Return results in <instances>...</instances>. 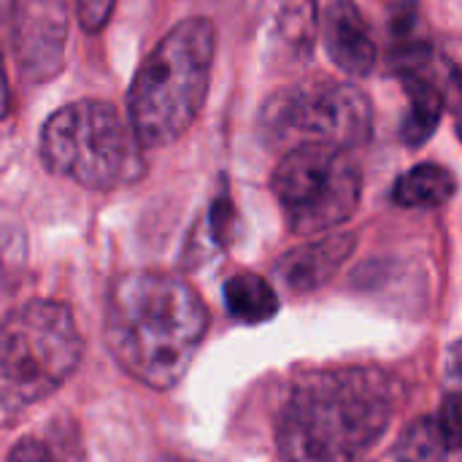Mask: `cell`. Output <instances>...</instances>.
Instances as JSON below:
<instances>
[{"mask_svg": "<svg viewBox=\"0 0 462 462\" xmlns=\"http://www.w3.org/2000/svg\"><path fill=\"white\" fill-rule=\"evenodd\" d=\"M68 19L62 0H19L11 41L19 57L22 76L46 81L60 73L65 60Z\"/></svg>", "mask_w": 462, "mask_h": 462, "instance_id": "9c48e42d", "label": "cell"}, {"mask_svg": "<svg viewBox=\"0 0 462 462\" xmlns=\"http://www.w3.org/2000/svg\"><path fill=\"white\" fill-rule=\"evenodd\" d=\"M8 106H11V89H8V76H5L3 54H0V119L8 114Z\"/></svg>", "mask_w": 462, "mask_h": 462, "instance_id": "ffe728a7", "label": "cell"}, {"mask_svg": "<svg viewBox=\"0 0 462 462\" xmlns=\"http://www.w3.org/2000/svg\"><path fill=\"white\" fill-rule=\"evenodd\" d=\"M325 46L330 60L349 76H368L376 68V38L355 0H333L325 11Z\"/></svg>", "mask_w": 462, "mask_h": 462, "instance_id": "30bf717a", "label": "cell"}, {"mask_svg": "<svg viewBox=\"0 0 462 462\" xmlns=\"http://www.w3.org/2000/svg\"><path fill=\"white\" fill-rule=\"evenodd\" d=\"M8 462H81L79 452L62 444H54L51 439H22L11 455Z\"/></svg>", "mask_w": 462, "mask_h": 462, "instance_id": "2e32d148", "label": "cell"}, {"mask_svg": "<svg viewBox=\"0 0 462 462\" xmlns=\"http://www.w3.org/2000/svg\"><path fill=\"white\" fill-rule=\"evenodd\" d=\"M317 27V0H263L254 24L263 62L279 73L300 68L314 51Z\"/></svg>", "mask_w": 462, "mask_h": 462, "instance_id": "ba28073f", "label": "cell"}, {"mask_svg": "<svg viewBox=\"0 0 462 462\" xmlns=\"http://www.w3.org/2000/svg\"><path fill=\"white\" fill-rule=\"evenodd\" d=\"M208 328L198 292L171 276L135 271L122 276L106 306V344L141 384L171 390L187 374Z\"/></svg>", "mask_w": 462, "mask_h": 462, "instance_id": "6da1fadb", "label": "cell"}, {"mask_svg": "<svg viewBox=\"0 0 462 462\" xmlns=\"http://www.w3.org/2000/svg\"><path fill=\"white\" fill-rule=\"evenodd\" d=\"M371 125L368 95L328 76H311L279 89L260 108L263 138L282 149L325 143L352 152L371 138Z\"/></svg>", "mask_w": 462, "mask_h": 462, "instance_id": "8992f818", "label": "cell"}, {"mask_svg": "<svg viewBox=\"0 0 462 462\" xmlns=\"http://www.w3.org/2000/svg\"><path fill=\"white\" fill-rule=\"evenodd\" d=\"M393 411V382L376 368L314 374L279 414L282 462H357L387 433Z\"/></svg>", "mask_w": 462, "mask_h": 462, "instance_id": "7a4b0ae2", "label": "cell"}, {"mask_svg": "<svg viewBox=\"0 0 462 462\" xmlns=\"http://www.w3.org/2000/svg\"><path fill=\"white\" fill-rule=\"evenodd\" d=\"M457 181L449 168L439 162H422L406 171L393 189V198L403 208H436L452 200Z\"/></svg>", "mask_w": 462, "mask_h": 462, "instance_id": "4fadbf2b", "label": "cell"}, {"mask_svg": "<svg viewBox=\"0 0 462 462\" xmlns=\"http://www.w3.org/2000/svg\"><path fill=\"white\" fill-rule=\"evenodd\" d=\"M449 452V444L439 428V420L425 417L411 422L395 449L398 462H444Z\"/></svg>", "mask_w": 462, "mask_h": 462, "instance_id": "9a60e30c", "label": "cell"}, {"mask_svg": "<svg viewBox=\"0 0 462 462\" xmlns=\"http://www.w3.org/2000/svg\"><path fill=\"white\" fill-rule=\"evenodd\" d=\"M236 219V211H233V203L227 198L217 200L214 211H211V230H214V238L219 244H225L230 238V225Z\"/></svg>", "mask_w": 462, "mask_h": 462, "instance_id": "d6986e66", "label": "cell"}, {"mask_svg": "<svg viewBox=\"0 0 462 462\" xmlns=\"http://www.w3.org/2000/svg\"><path fill=\"white\" fill-rule=\"evenodd\" d=\"M116 8V0H76V16L84 32H100L111 14Z\"/></svg>", "mask_w": 462, "mask_h": 462, "instance_id": "e0dca14e", "label": "cell"}, {"mask_svg": "<svg viewBox=\"0 0 462 462\" xmlns=\"http://www.w3.org/2000/svg\"><path fill=\"white\" fill-rule=\"evenodd\" d=\"M41 160L51 173L97 192L130 187L146 171L143 146L127 116L92 97L68 103L46 119Z\"/></svg>", "mask_w": 462, "mask_h": 462, "instance_id": "277c9868", "label": "cell"}, {"mask_svg": "<svg viewBox=\"0 0 462 462\" xmlns=\"http://www.w3.org/2000/svg\"><path fill=\"white\" fill-rule=\"evenodd\" d=\"M225 306L233 319L260 325L276 317L279 295L257 273H236L225 282Z\"/></svg>", "mask_w": 462, "mask_h": 462, "instance_id": "5bb4252c", "label": "cell"}, {"mask_svg": "<svg viewBox=\"0 0 462 462\" xmlns=\"http://www.w3.org/2000/svg\"><path fill=\"white\" fill-rule=\"evenodd\" d=\"M273 192L298 236L344 225L360 206L363 173L346 149L303 143L287 149L273 173Z\"/></svg>", "mask_w": 462, "mask_h": 462, "instance_id": "52a82bcc", "label": "cell"}, {"mask_svg": "<svg viewBox=\"0 0 462 462\" xmlns=\"http://www.w3.org/2000/svg\"><path fill=\"white\" fill-rule=\"evenodd\" d=\"M84 341L65 303L30 300L0 322V409L19 411L57 393L79 368Z\"/></svg>", "mask_w": 462, "mask_h": 462, "instance_id": "5b68a950", "label": "cell"}, {"mask_svg": "<svg viewBox=\"0 0 462 462\" xmlns=\"http://www.w3.org/2000/svg\"><path fill=\"white\" fill-rule=\"evenodd\" d=\"M409 95V111L401 125V135L409 146H422L439 127L444 116V89L436 87L422 70L401 76Z\"/></svg>", "mask_w": 462, "mask_h": 462, "instance_id": "7c38bea8", "label": "cell"}, {"mask_svg": "<svg viewBox=\"0 0 462 462\" xmlns=\"http://www.w3.org/2000/svg\"><path fill=\"white\" fill-rule=\"evenodd\" d=\"M355 244H357V238L352 233H333L328 238L303 244V246L287 252L276 263V276L292 292L319 290L349 260V254L355 252Z\"/></svg>", "mask_w": 462, "mask_h": 462, "instance_id": "8fae6325", "label": "cell"}, {"mask_svg": "<svg viewBox=\"0 0 462 462\" xmlns=\"http://www.w3.org/2000/svg\"><path fill=\"white\" fill-rule=\"evenodd\" d=\"M460 401H457V395H449L447 403H444V409H441V414H439V428H441V433H444L449 449H457V447H460Z\"/></svg>", "mask_w": 462, "mask_h": 462, "instance_id": "ac0fdd59", "label": "cell"}, {"mask_svg": "<svg viewBox=\"0 0 462 462\" xmlns=\"http://www.w3.org/2000/svg\"><path fill=\"white\" fill-rule=\"evenodd\" d=\"M214 54V24L189 16L143 57L127 92V122L143 149H165L195 125L208 95Z\"/></svg>", "mask_w": 462, "mask_h": 462, "instance_id": "3957f363", "label": "cell"}]
</instances>
